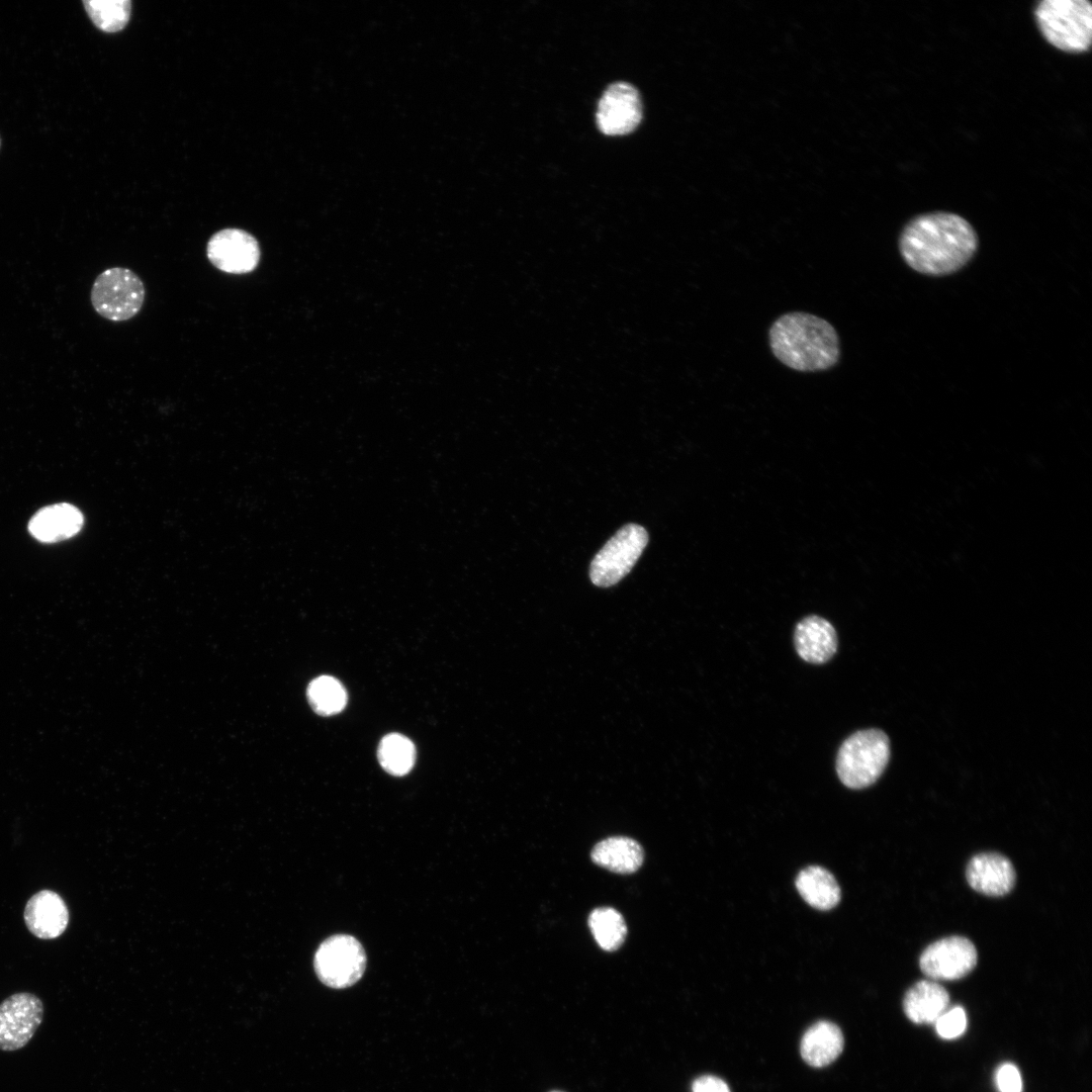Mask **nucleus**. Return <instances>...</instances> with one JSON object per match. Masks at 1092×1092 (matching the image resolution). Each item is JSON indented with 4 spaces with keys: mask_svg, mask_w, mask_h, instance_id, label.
<instances>
[{
    "mask_svg": "<svg viewBox=\"0 0 1092 1092\" xmlns=\"http://www.w3.org/2000/svg\"><path fill=\"white\" fill-rule=\"evenodd\" d=\"M978 236L963 216L945 211L919 214L910 219L899 238V251L914 271L931 276L952 274L966 266L978 250Z\"/></svg>",
    "mask_w": 1092,
    "mask_h": 1092,
    "instance_id": "f257e3e1",
    "label": "nucleus"
},
{
    "mask_svg": "<svg viewBox=\"0 0 1092 1092\" xmlns=\"http://www.w3.org/2000/svg\"><path fill=\"white\" fill-rule=\"evenodd\" d=\"M769 345L775 357L802 372L825 370L839 360L835 329L822 317L794 311L783 314L770 327Z\"/></svg>",
    "mask_w": 1092,
    "mask_h": 1092,
    "instance_id": "f03ea898",
    "label": "nucleus"
},
{
    "mask_svg": "<svg viewBox=\"0 0 1092 1092\" xmlns=\"http://www.w3.org/2000/svg\"><path fill=\"white\" fill-rule=\"evenodd\" d=\"M1034 18L1044 39L1069 54L1087 52L1092 42V4L1087 0H1042Z\"/></svg>",
    "mask_w": 1092,
    "mask_h": 1092,
    "instance_id": "7ed1b4c3",
    "label": "nucleus"
},
{
    "mask_svg": "<svg viewBox=\"0 0 1092 1092\" xmlns=\"http://www.w3.org/2000/svg\"><path fill=\"white\" fill-rule=\"evenodd\" d=\"M890 758V741L880 729L859 730L847 737L838 749L836 772L841 783L853 790L873 785Z\"/></svg>",
    "mask_w": 1092,
    "mask_h": 1092,
    "instance_id": "20e7f679",
    "label": "nucleus"
},
{
    "mask_svg": "<svg viewBox=\"0 0 1092 1092\" xmlns=\"http://www.w3.org/2000/svg\"><path fill=\"white\" fill-rule=\"evenodd\" d=\"M145 295L144 283L132 270L111 267L95 278L90 301L100 316L111 322H124L140 312Z\"/></svg>",
    "mask_w": 1092,
    "mask_h": 1092,
    "instance_id": "39448f33",
    "label": "nucleus"
},
{
    "mask_svg": "<svg viewBox=\"0 0 1092 1092\" xmlns=\"http://www.w3.org/2000/svg\"><path fill=\"white\" fill-rule=\"evenodd\" d=\"M648 542L646 530L636 524L622 527L597 553L590 563L594 584L608 587L619 582L634 566Z\"/></svg>",
    "mask_w": 1092,
    "mask_h": 1092,
    "instance_id": "423d86ee",
    "label": "nucleus"
},
{
    "mask_svg": "<svg viewBox=\"0 0 1092 1092\" xmlns=\"http://www.w3.org/2000/svg\"><path fill=\"white\" fill-rule=\"evenodd\" d=\"M313 965L316 976L325 985L343 989L360 980L366 968V954L355 937L336 934L321 943Z\"/></svg>",
    "mask_w": 1092,
    "mask_h": 1092,
    "instance_id": "0eeeda50",
    "label": "nucleus"
},
{
    "mask_svg": "<svg viewBox=\"0 0 1092 1092\" xmlns=\"http://www.w3.org/2000/svg\"><path fill=\"white\" fill-rule=\"evenodd\" d=\"M43 1003L35 994L14 993L0 1003V1051L24 1048L43 1018Z\"/></svg>",
    "mask_w": 1092,
    "mask_h": 1092,
    "instance_id": "6e6552de",
    "label": "nucleus"
},
{
    "mask_svg": "<svg viewBox=\"0 0 1092 1092\" xmlns=\"http://www.w3.org/2000/svg\"><path fill=\"white\" fill-rule=\"evenodd\" d=\"M206 256L216 269L242 275L258 267L261 250L253 235L242 229L228 228L212 235L206 246Z\"/></svg>",
    "mask_w": 1092,
    "mask_h": 1092,
    "instance_id": "1a4fd4ad",
    "label": "nucleus"
},
{
    "mask_svg": "<svg viewBox=\"0 0 1092 1092\" xmlns=\"http://www.w3.org/2000/svg\"><path fill=\"white\" fill-rule=\"evenodd\" d=\"M976 964L975 945L962 936H949L931 943L919 960L923 974L933 980L961 979L971 973Z\"/></svg>",
    "mask_w": 1092,
    "mask_h": 1092,
    "instance_id": "9d476101",
    "label": "nucleus"
},
{
    "mask_svg": "<svg viewBox=\"0 0 1092 1092\" xmlns=\"http://www.w3.org/2000/svg\"><path fill=\"white\" fill-rule=\"evenodd\" d=\"M642 119V103L637 89L629 83L617 82L603 93L597 111V123L608 135H621L634 130Z\"/></svg>",
    "mask_w": 1092,
    "mask_h": 1092,
    "instance_id": "9b49d317",
    "label": "nucleus"
},
{
    "mask_svg": "<svg viewBox=\"0 0 1092 1092\" xmlns=\"http://www.w3.org/2000/svg\"><path fill=\"white\" fill-rule=\"evenodd\" d=\"M23 919L29 932L37 938L55 939L67 929L70 915L61 895L44 889L28 899Z\"/></svg>",
    "mask_w": 1092,
    "mask_h": 1092,
    "instance_id": "f8f14e48",
    "label": "nucleus"
},
{
    "mask_svg": "<svg viewBox=\"0 0 1092 1092\" xmlns=\"http://www.w3.org/2000/svg\"><path fill=\"white\" fill-rule=\"evenodd\" d=\"M966 877L974 890L993 897L1006 895L1015 883L1011 861L994 852L975 855L968 863Z\"/></svg>",
    "mask_w": 1092,
    "mask_h": 1092,
    "instance_id": "ddd939ff",
    "label": "nucleus"
},
{
    "mask_svg": "<svg viewBox=\"0 0 1092 1092\" xmlns=\"http://www.w3.org/2000/svg\"><path fill=\"white\" fill-rule=\"evenodd\" d=\"M794 644L799 656L807 662L821 664L837 650V634L825 619L812 615L802 619L795 628Z\"/></svg>",
    "mask_w": 1092,
    "mask_h": 1092,
    "instance_id": "4468645a",
    "label": "nucleus"
},
{
    "mask_svg": "<svg viewBox=\"0 0 1092 1092\" xmlns=\"http://www.w3.org/2000/svg\"><path fill=\"white\" fill-rule=\"evenodd\" d=\"M83 522L79 509L60 503L39 510L29 521L28 531L38 541L57 542L76 535Z\"/></svg>",
    "mask_w": 1092,
    "mask_h": 1092,
    "instance_id": "2eb2a0df",
    "label": "nucleus"
},
{
    "mask_svg": "<svg viewBox=\"0 0 1092 1092\" xmlns=\"http://www.w3.org/2000/svg\"><path fill=\"white\" fill-rule=\"evenodd\" d=\"M949 995L938 983L923 980L913 985L903 1001L906 1016L917 1024L932 1023L947 1009Z\"/></svg>",
    "mask_w": 1092,
    "mask_h": 1092,
    "instance_id": "dca6fc26",
    "label": "nucleus"
},
{
    "mask_svg": "<svg viewBox=\"0 0 1092 1092\" xmlns=\"http://www.w3.org/2000/svg\"><path fill=\"white\" fill-rule=\"evenodd\" d=\"M592 860L613 873L632 874L642 866L644 851L634 839L613 836L598 842L592 852Z\"/></svg>",
    "mask_w": 1092,
    "mask_h": 1092,
    "instance_id": "f3484780",
    "label": "nucleus"
},
{
    "mask_svg": "<svg viewBox=\"0 0 1092 1092\" xmlns=\"http://www.w3.org/2000/svg\"><path fill=\"white\" fill-rule=\"evenodd\" d=\"M843 1035L839 1027L829 1021H818L804 1033L801 1056L812 1067L831 1064L843 1050Z\"/></svg>",
    "mask_w": 1092,
    "mask_h": 1092,
    "instance_id": "a211bd4d",
    "label": "nucleus"
},
{
    "mask_svg": "<svg viewBox=\"0 0 1092 1092\" xmlns=\"http://www.w3.org/2000/svg\"><path fill=\"white\" fill-rule=\"evenodd\" d=\"M801 897L812 907L829 910L840 900V889L834 877L822 867L811 866L801 871L796 879Z\"/></svg>",
    "mask_w": 1092,
    "mask_h": 1092,
    "instance_id": "6ab92c4d",
    "label": "nucleus"
},
{
    "mask_svg": "<svg viewBox=\"0 0 1092 1092\" xmlns=\"http://www.w3.org/2000/svg\"><path fill=\"white\" fill-rule=\"evenodd\" d=\"M588 926L599 946L607 951L618 949L627 934L622 914L611 907L594 909L588 916Z\"/></svg>",
    "mask_w": 1092,
    "mask_h": 1092,
    "instance_id": "aec40b11",
    "label": "nucleus"
},
{
    "mask_svg": "<svg viewBox=\"0 0 1092 1092\" xmlns=\"http://www.w3.org/2000/svg\"><path fill=\"white\" fill-rule=\"evenodd\" d=\"M377 756L384 770L392 776L400 777L406 775L414 766L416 748L407 737L391 733L379 742Z\"/></svg>",
    "mask_w": 1092,
    "mask_h": 1092,
    "instance_id": "412c9836",
    "label": "nucleus"
},
{
    "mask_svg": "<svg viewBox=\"0 0 1092 1092\" xmlns=\"http://www.w3.org/2000/svg\"><path fill=\"white\" fill-rule=\"evenodd\" d=\"M306 695L313 711L322 716L340 713L347 704L345 688L330 675H322L311 680Z\"/></svg>",
    "mask_w": 1092,
    "mask_h": 1092,
    "instance_id": "4be33fe9",
    "label": "nucleus"
},
{
    "mask_svg": "<svg viewBox=\"0 0 1092 1092\" xmlns=\"http://www.w3.org/2000/svg\"><path fill=\"white\" fill-rule=\"evenodd\" d=\"M83 5L93 23L105 32L122 29L129 19L128 0H84Z\"/></svg>",
    "mask_w": 1092,
    "mask_h": 1092,
    "instance_id": "5701e85b",
    "label": "nucleus"
},
{
    "mask_svg": "<svg viewBox=\"0 0 1092 1092\" xmlns=\"http://www.w3.org/2000/svg\"><path fill=\"white\" fill-rule=\"evenodd\" d=\"M934 1023L940 1037L944 1039L957 1038L966 1030V1012L961 1006L946 1009Z\"/></svg>",
    "mask_w": 1092,
    "mask_h": 1092,
    "instance_id": "b1692460",
    "label": "nucleus"
},
{
    "mask_svg": "<svg viewBox=\"0 0 1092 1092\" xmlns=\"http://www.w3.org/2000/svg\"><path fill=\"white\" fill-rule=\"evenodd\" d=\"M996 1084L1000 1092H1021L1022 1081L1018 1069L1010 1063L1001 1065L996 1072Z\"/></svg>",
    "mask_w": 1092,
    "mask_h": 1092,
    "instance_id": "393cba45",
    "label": "nucleus"
},
{
    "mask_svg": "<svg viewBox=\"0 0 1092 1092\" xmlns=\"http://www.w3.org/2000/svg\"><path fill=\"white\" fill-rule=\"evenodd\" d=\"M693 1092H730L728 1085L715 1076H702L696 1079L692 1086Z\"/></svg>",
    "mask_w": 1092,
    "mask_h": 1092,
    "instance_id": "a878e982",
    "label": "nucleus"
},
{
    "mask_svg": "<svg viewBox=\"0 0 1092 1092\" xmlns=\"http://www.w3.org/2000/svg\"><path fill=\"white\" fill-rule=\"evenodd\" d=\"M553 1092H560V1091H553Z\"/></svg>",
    "mask_w": 1092,
    "mask_h": 1092,
    "instance_id": "bb28decb",
    "label": "nucleus"
}]
</instances>
